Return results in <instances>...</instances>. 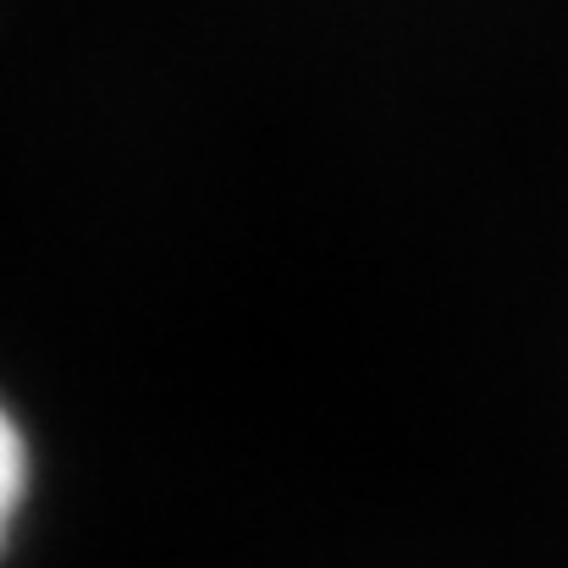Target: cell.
<instances>
[{
    "label": "cell",
    "instance_id": "1",
    "mask_svg": "<svg viewBox=\"0 0 568 568\" xmlns=\"http://www.w3.org/2000/svg\"><path fill=\"white\" fill-rule=\"evenodd\" d=\"M33 436L22 425V414L11 408V397L0 392V564L28 519V503H33Z\"/></svg>",
    "mask_w": 568,
    "mask_h": 568
}]
</instances>
